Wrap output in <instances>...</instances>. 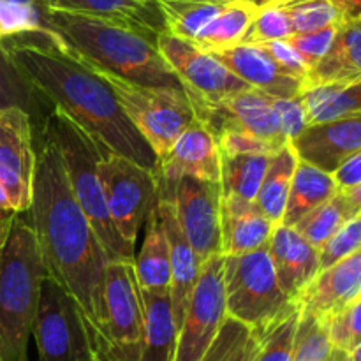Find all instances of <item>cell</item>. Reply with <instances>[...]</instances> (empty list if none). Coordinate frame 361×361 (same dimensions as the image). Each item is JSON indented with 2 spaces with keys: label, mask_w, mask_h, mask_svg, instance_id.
Masks as SVG:
<instances>
[{
  "label": "cell",
  "mask_w": 361,
  "mask_h": 361,
  "mask_svg": "<svg viewBox=\"0 0 361 361\" xmlns=\"http://www.w3.org/2000/svg\"><path fill=\"white\" fill-rule=\"evenodd\" d=\"M32 129L35 171L28 222L41 247L48 277L76 302L95 360L104 317V271L111 259L74 197L56 148L41 127Z\"/></svg>",
  "instance_id": "6da1fadb"
},
{
  "label": "cell",
  "mask_w": 361,
  "mask_h": 361,
  "mask_svg": "<svg viewBox=\"0 0 361 361\" xmlns=\"http://www.w3.org/2000/svg\"><path fill=\"white\" fill-rule=\"evenodd\" d=\"M0 46L28 81L92 140L155 171L157 157L127 118L108 81L62 37L23 35Z\"/></svg>",
  "instance_id": "7a4b0ae2"
},
{
  "label": "cell",
  "mask_w": 361,
  "mask_h": 361,
  "mask_svg": "<svg viewBox=\"0 0 361 361\" xmlns=\"http://www.w3.org/2000/svg\"><path fill=\"white\" fill-rule=\"evenodd\" d=\"M49 23L94 69L145 87L183 90L157 48V39L101 18L51 11Z\"/></svg>",
  "instance_id": "3957f363"
},
{
  "label": "cell",
  "mask_w": 361,
  "mask_h": 361,
  "mask_svg": "<svg viewBox=\"0 0 361 361\" xmlns=\"http://www.w3.org/2000/svg\"><path fill=\"white\" fill-rule=\"evenodd\" d=\"M48 277L30 222L18 215L0 249V360L28 361L42 281Z\"/></svg>",
  "instance_id": "277c9868"
},
{
  "label": "cell",
  "mask_w": 361,
  "mask_h": 361,
  "mask_svg": "<svg viewBox=\"0 0 361 361\" xmlns=\"http://www.w3.org/2000/svg\"><path fill=\"white\" fill-rule=\"evenodd\" d=\"M37 127L44 130L59 152L74 197L101 240L109 259L134 261V247L118 235L106 207L104 190L97 171L102 145L92 140L59 108H53Z\"/></svg>",
  "instance_id": "5b68a950"
},
{
  "label": "cell",
  "mask_w": 361,
  "mask_h": 361,
  "mask_svg": "<svg viewBox=\"0 0 361 361\" xmlns=\"http://www.w3.org/2000/svg\"><path fill=\"white\" fill-rule=\"evenodd\" d=\"M226 312L263 335L298 303L289 300L275 275L268 247L243 256H224Z\"/></svg>",
  "instance_id": "8992f818"
},
{
  "label": "cell",
  "mask_w": 361,
  "mask_h": 361,
  "mask_svg": "<svg viewBox=\"0 0 361 361\" xmlns=\"http://www.w3.org/2000/svg\"><path fill=\"white\" fill-rule=\"evenodd\" d=\"M109 83L120 106L155 157L162 159L175 141L196 122V113L183 90L145 87L95 69Z\"/></svg>",
  "instance_id": "52a82bcc"
},
{
  "label": "cell",
  "mask_w": 361,
  "mask_h": 361,
  "mask_svg": "<svg viewBox=\"0 0 361 361\" xmlns=\"http://www.w3.org/2000/svg\"><path fill=\"white\" fill-rule=\"evenodd\" d=\"M102 300L104 317L95 361H140L143 305L134 261H109Z\"/></svg>",
  "instance_id": "ba28073f"
},
{
  "label": "cell",
  "mask_w": 361,
  "mask_h": 361,
  "mask_svg": "<svg viewBox=\"0 0 361 361\" xmlns=\"http://www.w3.org/2000/svg\"><path fill=\"white\" fill-rule=\"evenodd\" d=\"M97 171L109 217L118 235L134 247L137 233L157 203L155 173L106 147H101Z\"/></svg>",
  "instance_id": "9c48e42d"
},
{
  "label": "cell",
  "mask_w": 361,
  "mask_h": 361,
  "mask_svg": "<svg viewBox=\"0 0 361 361\" xmlns=\"http://www.w3.org/2000/svg\"><path fill=\"white\" fill-rule=\"evenodd\" d=\"M32 335L41 361H95L76 302L51 277L42 281Z\"/></svg>",
  "instance_id": "30bf717a"
},
{
  "label": "cell",
  "mask_w": 361,
  "mask_h": 361,
  "mask_svg": "<svg viewBox=\"0 0 361 361\" xmlns=\"http://www.w3.org/2000/svg\"><path fill=\"white\" fill-rule=\"evenodd\" d=\"M226 317L224 256L219 254L201 264L200 277L178 328L173 361H201Z\"/></svg>",
  "instance_id": "8fae6325"
},
{
  "label": "cell",
  "mask_w": 361,
  "mask_h": 361,
  "mask_svg": "<svg viewBox=\"0 0 361 361\" xmlns=\"http://www.w3.org/2000/svg\"><path fill=\"white\" fill-rule=\"evenodd\" d=\"M157 48L176 74L189 101L219 102L250 88L212 53L197 48L194 42L162 32L157 37Z\"/></svg>",
  "instance_id": "7c38bea8"
},
{
  "label": "cell",
  "mask_w": 361,
  "mask_h": 361,
  "mask_svg": "<svg viewBox=\"0 0 361 361\" xmlns=\"http://www.w3.org/2000/svg\"><path fill=\"white\" fill-rule=\"evenodd\" d=\"M157 197L169 200L183 235L189 240L197 259L203 264L221 252L222 187L221 183L196 178H180Z\"/></svg>",
  "instance_id": "4fadbf2b"
},
{
  "label": "cell",
  "mask_w": 361,
  "mask_h": 361,
  "mask_svg": "<svg viewBox=\"0 0 361 361\" xmlns=\"http://www.w3.org/2000/svg\"><path fill=\"white\" fill-rule=\"evenodd\" d=\"M190 104L196 120L214 136L224 130H247L268 141L275 150L289 145L279 126L271 97L256 88H247L219 102L190 101Z\"/></svg>",
  "instance_id": "5bb4252c"
},
{
  "label": "cell",
  "mask_w": 361,
  "mask_h": 361,
  "mask_svg": "<svg viewBox=\"0 0 361 361\" xmlns=\"http://www.w3.org/2000/svg\"><path fill=\"white\" fill-rule=\"evenodd\" d=\"M35 171L34 129L23 109H0V183L18 214L28 212Z\"/></svg>",
  "instance_id": "9a60e30c"
},
{
  "label": "cell",
  "mask_w": 361,
  "mask_h": 361,
  "mask_svg": "<svg viewBox=\"0 0 361 361\" xmlns=\"http://www.w3.org/2000/svg\"><path fill=\"white\" fill-rule=\"evenodd\" d=\"M154 173L157 192H166L185 176L221 183V148L217 137L196 120L175 141L168 154L159 159Z\"/></svg>",
  "instance_id": "2e32d148"
},
{
  "label": "cell",
  "mask_w": 361,
  "mask_h": 361,
  "mask_svg": "<svg viewBox=\"0 0 361 361\" xmlns=\"http://www.w3.org/2000/svg\"><path fill=\"white\" fill-rule=\"evenodd\" d=\"M291 147L298 159L334 175L361 152V113L309 126Z\"/></svg>",
  "instance_id": "e0dca14e"
},
{
  "label": "cell",
  "mask_w": 361,
  "mask_h": 361,
  "mask_svg": "<svg viewBox=\"0 0 361 361\" xmlns=\"http://www.w3.org/2000/svg\"><path fill=\"white\" fill-rule=\"evenodd\" d=\"M361 296V249L334 267L321 270L296 300L300 314L330 319Z\"/></svg>",
  "instance_id": "ac0fdd59"
},
{
  "label": "cell",
  "mask_w": 361,
  "mask_h": 361,
  "mask_svg": "<svg viewBox=\"0 0 361 361\" xmlns=\"http://www.w3.org/2000/svg\"><path fill=\"white\" fill-rule=\"evenodd\" d=\"M271 263L281 289L296 302L321 271L319 250L314 249L295 228L275 226L268 242Z\"/></svg>",
  "instance_id": "d6986e66"
},
{
  "label": "cell",
  "mask_w": 361,
  "mask_h": 361,
  "mask_svg": "<svg viewBox=\"0 0 361 361\" xmlns=\"http://www.w3.org/2000/svg\"><path fill=\"white\" fill-rule=\"evenodd\" d=\"M212 55L250 88L271 97L293 99L303 94V81L286 74L259 44H238Z\"/></svg>",
  "instance_id": "ffe728a7"
},
{
  "label": "cell",
  "mask_w": 361,
  "mask_h": 361,
  "mask_svg": "<svg viewBox=\"0 0 361 361\" xmlns=\"http://www.w3.org/2000/svg\"><path fill=\"white\" fill-rule=\"evenodd\" d=\"M157 215L169 245V264H171L169 298H171V309L176 326L180 328L192 289L196 286L197 277H200L201 263L194 249L190 247L189 240L183 235L182 228H180L171 201L157 197Z\"/></svg>",
  "instance_id": "44dd1931"
},
{
  "label": "cell",
  "mask_w": 361,
  "mask_h": 361,
  "mask_svg": "<svg viewBox=\"0 0 361 361\" xmlns=\"http://www.w3.org/2000/svg\"><path fill=\"white\" fill-rule=\"evenodd\" d=\"M51 11L101 18L157 39L166 32L164 18L155 0H48Z\"/></svg>",
  "instance_id": "7402d4cb"
},
{
  "label": "cell",
  "mask_w": 361,
  "mask_h": 361,
  "mask_svg": "<svg viewBox=\"0 0 361 361\" xmlns=\"http://www.w3.org/2000/svg\"><path fill=\"white\" fill-rule=\"evenodd\" d=\"M275 226L256 201L222 197V256H243L268 247Z\"/></svg>",
  "instance_id": "603a6c76"
},
{
  "label": "cell",
  "mask_w": 361,
  "mask_h": 361,
  "mask_svg": "<svg viewBox=\"0 0 361 361\" xmlns=\"http://www.w3.org/2000/svg\"><path fill=\"white\" fill-rule=\"evenodd\" d=\"M361 81V20L341 23L330 51L309 71L303 90Z\"/></svg>",
  "instance_id": "cb8c5ba5"
},
{
  "label": "cell",
  "mask_w": 361,
  "mask_h": 361,
  "mask_svg": "<svg viewBox=\"0 0 361 361\" xmlns=\"http://www.w3.org/2000/svg\"><path fill=\"white\" fill-rule=\"evenodd\" d=\"M141 305H143V342H141L140 361H173L178 326L173 316L169 293L154 295V293L141 291Z\"/></svg>",
  "instance_id": "d4e9b609"
},
{
  "label": "cell",
  "mask_w": 361,
  "mask_h": 361,
  "mask_svg": "<svg viewBox=\"0 0 361 361\" xmlns=\"http://www.w3.org/2000/svg\"><path fill=\"white\" fill-rule=\"evenodd\" d=\"M134 271L141 291L154 293V295L169 293L171 286L169 245L159 221L157 203L154 204L145 222L143 245L137 257H134Z\"/></svg>",
  "instance_id": "484cf974"
},
{
  "label": "cell",
  "mask_w": 361,
  "mask_h": 361,
  "mask_svg": "<svg viewBox=\"0 0 361 361\" xmlns=\"http://www.w3.org/2000/svg\"><path fill=\"white\" fill-rule=\"evenodd\" d=\"M338 192L334 175L298 159L281 226L295 228L305 215Z\"/></svg>",
  "instance_id": "4316f807"
},
{
  "label": "cell",
  "mask_w": 361,
  "mask_h": 361,
  "mask_svg": "<svg viewBox=\"0 0 361 361\" xmlns=\"http://www.w3.org/2000/svg\"><path fill=\"white\" fill-rule=\"evenodd\" d=\"M6 108L23 109L30 116L32 127H37L55 106L28 81L0 46V109Z\"/></svg>",
  "instance_id": "83f0119b"
},
{
  "label": "cell",
  "mask_w": 361,
  "mask_h": 361,
  "mask_svg": "<svg viewBox=\"0 0 361 361\" xmlns=\"http://www.w3.org/2000/svg\"><path fill=\"white\" fill-rule=\"evenodd\" d=\"M166 32L192 42L236 0H155Z\"/></svg>",
  "instance_id": "f1b7e54d"
},
{
  "label": "cell",
  "mask_w": 361,
  "mask_h": 361,
  "mask_svg": "<svg viewBox=\"0 0 361 361\" xmlns=\"http://www.w3.org/2000/svg\"><path fill=\"white\" fill-rule=\"evenodd\" d=\"M296 164H298V155L291 143L275 152L270 157L267 175H264L259 194H257L256 203L259 210L277 226L284 217Z\"/></svg>",
  "instance_id": "f546056e"
},
{
  "label": "cell",
  "mask_w": 361,
  "mask_h": 361,
  "mask_svg": "<svg viewBox=\"0 0 361 361\" xmlns=\"http://www.w3.org/2000/svg\"><path fill=\"white\" fill-rule=\"evenodd\" d=\"M48 0H0V44L23 35L60 37L49 23Z\"/></svg>",
  "instance_id": "4dcf8cb0"
},
{
  "label": "cell",
  "mask_w": 361,
  "mask_h": 361,
  "mask_svg": "<svg viewBox=\"0 0 361 361\" xmlns=\"http://www.w3.org/2000/svg\"><path fill=\"white\" fill-rule=\"evenodd\" d=\"M271 155H224L221 154L222 197L256 201L267 175Z\"/></svg>",
  "instance_id": "1f68e13d"
},
{
  "label": "cell",
  "mask_w": 361,
  "mask_h": 361,
  "mask_svg": "<svg viewBox=\"0 0 361 361\" xmlns=\"http://www.w3.org/2000/svg\"><path fill=\"white\" fill-rule=\"evenodd\" d=\"M256 13L257 7L250 0H236L192 42L208 53L222 51L242 44Z\"/></svg>",
  "instance_id": "d6a6232c"
},
{
  "label": "cell",
  "mask_w": 361,
  "mask_h": 361,
  "mask_svg": "<svg viewBox=\"0 0 361 361\" xmlns=\"http://www.w3.org/2000/svg\"><path fill=\"white\" fill-rule=\"evenodd\" d=\"M309 126L338 116L361 113V81L351 85H328L307 88L302 94Z\"/></svg>",
  "instance_id": "836d02e7"
},
{
  "label": "cell",
  "mask_w": 361,
  "mask_h": 361,
  "mask_svg": "<svg viewBox=\"0 0 361 361\" xmlns=\"http://www.w3.org/2000/svg\"><path fill=\"white\" fill-rule=\"evenodd\" d=\"M349 221H353V219L349 217L344 197H342L341 192H337L330 201H326L324 204L317 207L316 210L310 212L309 215H305L295 226V229L314 249L321 250L324 243Z\"/></svg>",
  "instance_id": "e575fe53"
},
{
  "label": "cell",
  "mask_w": 361,
  "mask_h": 361,
  "mask_svg": "<svg viewBox=\"0 0 361 361\" xmlns=\"http://www.w3.org/2000/svg\"><path fill=\"white\" fill-rule=\"evenodd\" d=\"M281 6L289 14L295 34H309L342 23L331 0H286Z\"/></svg>",
  "instance_id": "d590c367"
},
{
  "label": "cell",
  "mask_w": 361,
  "mask_h": 361,
  "mask_svg": "<svg viewBox=\"0 0 361 361\" xmlns=\"http://www.w3.org/2000/svg\"><path fill=\"white\" fill-rule=\"evenodd\" d=\"M331 351L334 348L323 321L300 314L291 361H328Z\"/></svg>",
  "instance_id": "8d00e7d4"
},
{
  "label": "cell",
  "mask_w": 361,
  "mask_h": 361,
  "mask_svg": "<svg viewBox=\"0 0 361 361\" xmlns=\"http://www.w3.org/2000/svg\"><path fill=\"white\" fill-rule=\"evenodd\" d=\"M293 32L291 20L281 4L259 7L242 44H263L271 41H286Z\"/></svg>",
  "instance_id": "74e56055"
},
{
  "label": "cell",
  "mask_w": 361,
  "mask_h": 361,
  "mask_svg": "<svg viewBox=\"0 0 361 361\" xmlns=\"http://www.w3.org/2000/svg\"><path fill=\"white\" fill-rule=\"evenodd\" d=\"M300 307L296 305L288 316L282 317L270 330L259 335L263 345H261V351L256 361H291Z\"/></svg>",
  "instance_id": "f35d334b"
},
{
  "label": "cell",
  "mask_w": 361,
  "mask_h": 361,
  "mask_svg": "<svg viewBox=\"0 0 361 361\" xmlns=\"http://www.w3.org/2000/svg\"><path fill=\"white\" fill-rule=\"evenodd\" d=\"M331 348L351 355L361 345V296L324 321Z\"/></svg>",
  "instance_id": "ab89813d"
},
{
  "label": "cell",
  "mask_w": 361,
  "mask_h": 361,
  "mask_svg": "<svg viewBox=\"0 0 361 361\" xmlns=\"http://www.w3.org/2000/svg\"><path fill=\"white\" fill-rule=\"evenodd\" d=\"M361 249V217L345 222L319 250L321 270L334 267L338 261L345 259Z\"/></svg>",
  "instance_id": "60d3db41"
},
{
  "label": "cell",
  "mask_w": 361,
  "mask_h": 361,
  "mask_svg": "<svg viewBox=\"0 0 361 361\" xmlns=\"http://www.w3.org/2000/svg\"><path fill=\"white\" fill-rule=\"evenodd\" d=\"M341 25L321 28V30L309 32V34H295L288 39L289 44L298 51V55L305 60L307 66L312 69L328 51L335 41V35Z\"/></svg>",
  "instance_id": "b9f144b4"
},
{
  "label": "cell",
  "mask_w": 361,
  "mask_h": 361,
  "mask_svg": "<svg viewBox=\"0 0 361 361\" xmlns=\"http://www.w3.org/2000/svg\"><path fill=\"white\" fill-rule=\"evenodd\" d=\"M271 106H274L279 126H281L288 143L295 141L309 127V116H307V108L303 104L302 95L293 99L271 97Z\"/></svg>",
  "instance_id": "7bdbcfd3"
},
{
  "label": "cell",
  "mask_w": 361,
  "mask_h": 361,
  "mask_svg": "<svg viewBox=\"0 0 361 361\" xmlns=\"http://www.w3.org/2000/svg\"><path fill=\"white\" fill-rule=\"evenodd\" d=\"M215 137H217L221 154L224 155H274L275 152H279L268 141L247 130H224Z\"/></svg>",
  "instance_id": "ee69618b"
},
{
  "label": "cell",
  "mask_w": 361,
  "mask_h": 361,
  "mask_svg": "<svg viewBox=\"0 0 361 361\" xmlns=\"http://www.w3.org/2000/svg\"><path fill=\"white\" fill-rule=\"evenodd\" d=\"M259 46L268 53V55L271 56V59L275 60V63H277V66L281 67L286 74L305 81L310 67L307 66L305 60L298 55V51H296V49L289 44L288 39H286V41L263 42V44H259Z\"/></svg>",
  "instance_id": "f6af8a7d"
},
{
  "label": "cell",
  "mask_w": 361,
  "mask_h": 361,
  "mask_svg": "<svg viewBox=\"0 0 361 361\" xmlns=\"http://www.w3.org/2000/svg\"><path fill=\"white\" fill-rule=\"evenodd\" d=\"M334 180L337 183L338 192L351 189V187L361 183V152L356 154L355 157L349 159L348 162L341 166L337 171L334 173Z\"/></svg>",
  "instance_id": "bcb514c9"
},
{
  "label": "cell",
  "mask_w": 361,
  "mask_h": 361,
  "mask_svg": "<svg viewBox=\"0 0 361 361\" xmlns=\"http://www.w3.org/2000/svg\"><path fill=\"white\" fill-rule=\"evenodd\" d=\"M18 215L20 214L13 208L9 197H7L6 189H4V185L0 183V249L6 245L7 238H9L11 235V229H13V224L14 221H16Z\"/></svg>",
  "instance_id": "7dc6e473"
},
{
  "label": "cell",
  "mask_w": 361,
  "mask_h": 361,
  "mask_svg": "<svg viewBox=\"0 0 361 361\" xmlns=\"http://www.w3.org/2000/svg\"><path fill=\"white\" fill-rule=\"evenodd\" d=\"M342 23L361 20V0H331Z\"/></svg>",
  "instance_id": "c3c4849f"
},
{
  "label": "cell",
  "mask_w": 361,
  "mask_h": 361,
  "mask_svg": "<svg viewBox=\"0 0 361 361\" xmlns=\"http://www.w3.org/2000/svg\"><path fill=\"white\" fill-rule=\"evenodd\" d=\"M344 197L345 208H348V214L351 219H356L361 215V183L351 187V189L341 192Z\"/></svg>",
  "instance_id": "681fc988"
},
{
  "label": "cell",
  "mask_w": 361,
  "mask_h": 361,
  "mask_svg": "<svg viewBox=\"0 0 361 361\" xmlns=\"http://www.w3.org/2000/svg\"><path fill=\"white\" fill-rule=\"evenodd\" d=\"M250 2L259 9V7L270 6V4H281V2H286V0H250Z\"/></svg>",
  "instance_id": "f907efd6"
},
{
  "label": "cell",
  "mask_w": 361,
  "mask_h": 361,
  "mask_svg": "<svg viewBox=\"0 0 361 361\" xmlns=\"http://www.w3.org/2000/svg\"><path fill=\"white\" fill-rule=\"evenodd\" d=\"M349 361H361V345L349 355Z\"/></svg>",
  "instance_id": "816d5d0a"
},
{
  "label": "cell",
  "mask_w": 361,
  "mask_h": 361,
  "mask_svg": "<svg viewBox=\"0 0 361 361\" xmlns=\"http://www.w3.org/2000/svg\"><path fill=\"white\" fill-rule=\"evenodd\" d=\"M360 217H361V215H360Z\"/></svg>",
  "instance_id": "f5cc1de1"
},
{
  "label": "cell",
  "mask_w": 361,
  "mask_h": 361,
  "mask_svg": "<svg viewBox=\"0 0 361 361\" xmlns=\"http://www.w3.org/2000/svg\"><path fill=\"white\" fill-rule=\"evenodd\" d=\"M0 361H2V360H0Z\"/></svg>",
  "instance_id": "db71d44e"
}]
</instances>
